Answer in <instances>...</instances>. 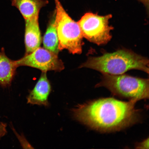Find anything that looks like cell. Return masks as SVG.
Listing matches in <instances>:
<instances>
[{
    "label": "cell",
    "mask_w": 149,
    "mask_h": 149,
    "mask_svg": "<svg viewBox=\"0 0 149 149\" xmlns=\"http://www.w3.org/2000/svg\"><path fill=\"white\" fill-rule=\"evenodd\" d=\"M148 58L130 50L121 49L99 57H91L80 68L95 70L102 74L118 75L128 70H137L149 73Z\"/></svg>",
    "instance_id": "cell-2"
},
{
    "label": "cell",
    "mask_w": 149,
    "mask_h": 149,
    "mask_svg": "<svg viewBox=\"0 0 149 149\" xmlns=\"http://www.w3.org/2000/svg\"><path fill=\"white\" fill-rule=\"evenodd\" d=\"M15 62L18 68L30 67L42 72H60L65 68L64 63L59 59L58 55L40 47L31 53L25 54L21 58L15 61Z\"/></svg>",
    "instance_id": "cell-6"
},
{
    "label": "cell",
    "mask_w": 149,
    "mask_h": 149,
    "mask_svg": "<svg viewBox=\"0 0 149 149\" xmlns=\"http://www.w3.org/2000/svg\"><path fill=\"white\" fill-rule=\"evenodd\" d=\"M17 68L15 61L9 58L4 48H2L0 50V85L2 87L10 86Z\"/></svg>",
    "instance_id": "cell-10"
},
{
    "label": "cell",
    "mask_w": 149,
    "mask_h": 149,
    "mask_svg": "<svg viewBox=\"0 0 149 149\" xmlns=\"http://www.w3.org/2000/svg\"><path fill=\"white\" fill-rule=\"evenodd\" d=\"M7 125L3 122H0V138L6 134Z\"/></svg>",
    "instance_id": "cell-13"
},
{
    "label": "cell",
    "mask_w": 149,
    "mask_h": 149,
    "mask_svg": "<svg viewBox=\"0 0 149 149\" xmlns=\"http://www.w3.org/2000/svg\"><path fill=\"white\" fill-rule=\"evenodd\" d=\"M11 2L25 20L39 18L41 9L49 3L48 0H11Z\"/></svg>",
    "instance_id": "cell-9"
},
{
    "label": "cell",
    "mask_w": 149,
    "mask_h": 149,
    "mask_svg": "<svg viewBox=\"0 0 149 149\" xmlns=\"http://www.w3.org/2000/svg\"><path fill=\"white\" fill-rule=\"evenodd\" d=\"M54 1L59 49L60 51L66 49L72 54H80L82 53L84 43L79 24L69 15L59 0Z\"/></svg>",
    "instance_id": "cell-4"
},
{
    "label": "cell",
    "mask_w": 149,
    "mask_h": 149,
    "mask_svg": "<svg viewBox=\"0 0 149 149\" xmlns=\"http://www.w3.org/2000/svg\"><path fill=\"white\" fill-rule=\"evenodd\" d=\"M25 20L24 42L25 54H28L40 47L42 42V37L39 26V18Z\"/></svg>",
    "instance_id": "cell-8"
},
{
    "label": "cell",
    "mask_w": 149,
    "mask_h": 149,
    "mask_svg": "<svg viewBox=\"0 0 149 149\" xmlns=\"http://www.w3.org/2000/svg\"><path fill=\"white\" fill-rule=\"evenodd\" d=\"M136 149H149V138L144 140L136 146Z\"/></svg>",
    "instance_id": "cell-12"
},
{
    "label": "cell",
    "mask_w": 149,
    "mask_h": 149,
    "mask_svg": "<svg viewBox=\"0 0 149 149\" xmlns=\"http://www.w3.org/2000/svg\"><path fill=\"white\" fill-rule=\"evenodd\" d=\"M52 91L51 83L47 76V72H42L40 79L27 97L28 104L31 105L49 106L48 98Z\"/></svg>",
    "instance_id": "cell-7"
},
{
    "label": "cell",
    "mask_w": 149,
    "mask_h": 149,
    "mask_svg": "<svg viewBox=\"0 0 149 149\" xmlns=\"http://www.w3.org/2000/svg\"><path fill=\"white\" fill-rule=\"evenodd\" d=\"M137 101L99 99L77 105L72 110V114L75 120L93 130L102 132L119 131L139 121V111L135 107Z\"/></svg>",
    "instance_id": "cell-1"
},
{
    "label": "cell",
    "mask_w": 149,
    "mask_h": 149,
    "mask_svg": "<svg viewBox=\"0 0 149 149\" xmlns=\"http://www.w3.org/2000/svg\"><path fill=\"white\" fill-rule=\"evenodd\" d=\"M112 17L111 14L101 16L92 13L85 14L77 22L83 37L98 45L107 44L111 40V31L113 29L109 25Z\"/></svg>",
    "instance_id": "cell-5"
},
{
    "label": "cell",
    "mask_w": 149,
    "mask_h": 149,
    "mask_svg": "<svg viewBox=\"0 0 149 149\" xmlns=\"http://www.w3.org/2000/svg\"><path fill=\"white\" fill-rule=\"evenodd\" d=\"M138 1L143 3L147 8V9H148L149 0H138Z\"/></svg>",
    "instance_id": "cell-14"
},
{
    "label": "cell",
    "mask_w": 149,
    "mask_h": 149,
    "mask_svg": "<svg viewBox=\"0 0 149 149\" xmlns=\"http://www.w3.org/2000/svg\"><path fill=\"white\" fill-rule=\"evenodd\" d=\"M95 87H105L114 95L130 100H135L138 101L149 98L148 79L124 74H103L101 81Z\"/></svg>",
    "instance_id": "cell-3"
},
{
    "label": "cell",
    "mask_w": 149,
    "mask_h": 149,
    "mask_svg": "<svg viewBox=\"0 0 149 149\" xmlns=\"http://www.w3.org/2000/svg\"><path fill=\"white\" fill-rule=\"evenodd\" d=\"M50 18L47 27L42 39L44 48L58 55L59 40L55 23L54 11Z\"/></svg>",
    "instance_id": "cell-11"
}]
</instances>
